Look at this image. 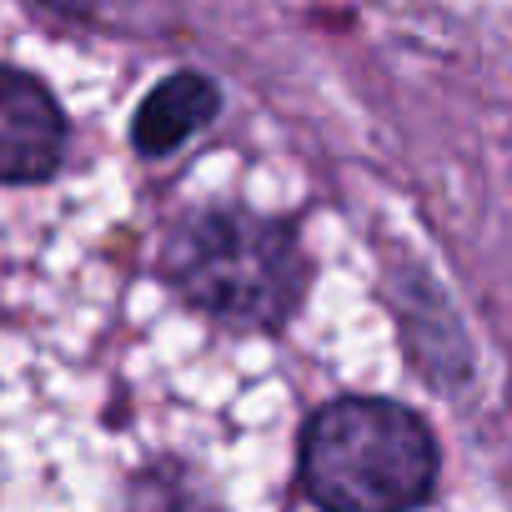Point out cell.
Wrapping results in <instances>:
<instances>
[{
  "label": "cell",
  "instance_id": "2",
  "mask_svg": "<svg viewBox=\"0 0 512 512\" xmlns=\"http://www.w3.org/2000/svg\"><path fill=\"white\" fill-rule=\"evenodd\" d=\"M166 272L186 302L211 317L267 327L282 322L302 297V251L282 221L211 211L176 231Z\"/></svg>",
  "mask_w": 512,
  "mask_h": 512
},
{
  "label": "cell",
  "instance_id": "4",
  "mask_svg": "<svg viewBox=\"0 0 512 512\" xmlns=\"http://www.w3.org/2000/svg\"><path fill=\"white\" fill-rule=\"evenodd\" d=\"M216 106H221V96H216V86H211L206 76H196V71L166 76V81L141 101V111H136V126H131L136 151H146V156L176 151L186 136H196V131L216 116Z\"/></svg>",
  "mask_w": 512,
  "mask_h": 512
},
{
  "label": "cell",
  "instance_id": "3",
  "mask_svg": "<svg viewBox=\"0 0 512 512\" xmlns=\"http://www.w3.org/2000/svg\"><path fill=\"white\" fill-rule=\"evenodd\" d=\"M71 126L51 86L21 66H0V186H41L61 171Z\"/></svg>",
  "mask_w": 512,
  "mask_h": 512
},
{
  "label": "cell",
  "instance_id": "1",
  "mask_svg": "<svg viewBox=\"0 0 512 512\" xmlns=\"http://www.w3.org/2000/svg\"><path fill=\"white\" fill-rule=\"evenodd\" d=\"M302 482L322 512H412L432 497V432L397 402H327L302 437Z\"/></svg>",
  "mask_w": 512,
  "mask_h": 512
}]
</instances>
